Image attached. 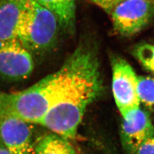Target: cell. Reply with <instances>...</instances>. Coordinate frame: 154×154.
<instances>
[{
  "label": "cell",
  "mask_w": 154,
  "mask_h": 154,
  "mask_svg": "<svg viewBox=\"0 0 154 154\" xmlns=\"http://www.w3.org/2000/svg\"><path fill=\"white\" fill-rule=\"evenodd\" d=\"M64 79L55 102L39 123L63 138H75L87 107L102 89L95 51L78 46L62 66Z\"/></svg>",
  "instance_id": "obj_1"
},
{
  "label": "cell",
  "mask_w": 154,
  "mask_h": 154,
  "mask_svg": "<svg viewBox=\"0 0 154 154\" xmlns=\"http://www.w3.org/2000/svg\"><path fill=\"white\" fill-rule=\"evenodd\" d=\"M64 79L61 69L22 91H0V113L32 124H39L55 102Z\"/></svg>",
  "instance_id": "obj_2"
},
{
  "label": "cell",
  "mask_w": 154,
  "mask_h": 154,
  "mask_svg": "<svg viewBox=\"0 0 154 154\" xmlns=\"http://www.w3.org/2000/svg\"><path fill=\"white\" fill-rule=\"evenodd\" d=\"M59 22L55 15L34 0H28L18 29L17 39L34 58H41L54 48Z\"/></svg>",
  "instance_id": "obj_3"
},
{
  "label": "cell",
  "mask_w": 154,
  "mask_h": 154,
  "mask_svg": "<svg viewBox=\"0 0 154 154\" xmlns=\"http://www.w3.org/2000/svg\"><path fill=\"white\" fill-rule=\"evenodd\" d=\"M116 30L125 37H131L143 30L154 15L151 0H118L110 12Z\"/></svg>",
  "instance_id": "obj_4"
},
{
  "label": "cell",
  "mask_w": 154,
  "mask_h": 154,
  "mask_svg": "<svg viewBox=\"0 0 154 154\" xmlns=\"http://www.w3.org/2000/svg\"><path fill=\"white\" fill-rule=\"evenodd\" d=\"M112 89L116 105L123 117L140 108L138 77L132 67L121 57L112 60Z\"/></svg>",
  "instance_id": "obj_5"
},
{
  "label": "cell",
  "mask_w": 154,
  "mask_h": 154,
  "mask_svg": "<svg viewBox=\"0 0 154 154\" xmlns=\"http://www.w3.org/2000/svg\"><path fill=\"white\" fill-rule=\"evenodd\" d=\"M34 66L33 55L18 39L0 41V80H26L32 74Z\"/></svg>",
  "instance_id": "obj_6"
},
{
  "label": "cell",
  "mask_w": 154,
  "mask_h": 154,
  "mask_svg": "<svg viewBox=\"0 0 154 154\" xmlns=\"http://www.w3.org/2000/svg\"><path fill=\"white\" fill-rule=\"evenodd\" d=\"M32 123L0 113V146L11 154H34Z\"/></svg>",
  "instance_id": "obj_7"
},
{
  "label": "cell",
  "mask_w": 154,
  "mask_h": 154,
  "mask_svg": "<svg viewBox=\"0 0 154 154\" xmlns=\"http://www.w3.org/2000/svg\"><path fill=\"white\" fill-rule=\"evenodd\" d=\"M154 127L149 112L140 108L123 117L121 136L123 149L127 154H135Z\"/></svg>",
  "instance_id": "obj_8"
},
{
  "label": "cell",
  "mask_w": 154,
  "mask_h": 154,
  "mask_svg": "<svg viewBox=\"0 0 154 154\" xmlns=\"http://www.w3.org/2000/svg\"><path fill=\"white\" fill-rule=\"evenodd\" d=\"M28 0H0V41L17 38Z\"/></svg>",
  "instance_id": "obj_9"
},
{
  "label": "cell",
  "mask_w": 154,
  "mask_h": 154,
  "mask_svg": "<svg viewBox=\"0 0 154 154\" xmlns=\"http://www.w3.org/2000/svg\"><path fill=\"white\" fill-rule=\"evenodd\" d=\"M53 13L60 26L70 31L74 29L75 21V0H34Z\"/></svg>",
  "instance_id": "obj_10"
},
{
  "label": "cell",
  "mask_w": 154,
  "mask_h": 154,
  "mask_svg": "<svg viewBox=\"0 0 154 154\" xmlns=\"http://www.w3.org/2000/svg\"><path fill=\"white\" fill-rule=\"evenodd\" d=\"M34 154H78L66 138L56 134L40 138L34 147Z\"/></svg>",
  "instance_id": "obj_11"
},
{
  "label": "cell",
  "mask_w": 154,
  "mask_h": 154,
  "mask_svg": "<svg viewBox=\"0 0 154 154\" xmlns=\"http://www.w3.org/2000/svg\"><path fill=\"white\" fill-rule=\"evenodd\" d=\"M137 91L140 102L148 107L154 108V77H138Z\"/></svg>",
  "instance_id": "obj_12"
},
{
  "label": "cell",
  "mask_w": 154,
  "mask_h": 154,
  "mask_svg": "<svg viewBox=\"0 0 154 154\" xmlns=\"http://www.w3.org/2000/svg\"><path fill=\"white\" fill-rule=\"evenodd\" d=\"M133 53L146 70L154 74V45L147 43L138 45Z\"/></svg>",
  "instance_id": "obj_13"
},
{
  "label": "cell",
  "mask_w": 154,
  "mask_h": 154,
  "mask_svg": "<svg viewBox=\"0 0 154 154\" xmlns=\"http://www.w3.org/2000/svg\"><path fill=\"white\" fill-rule=\"evenodd\" d=\"M135 154H154V127L140 144Z\"/></svg>",
  "instance_id": "obj_14"
},
{
  "label": "cell",
  "mask_w": 154,
  "mask_h": 154,
  "mask_svg": "<svg viewBox=\"0 0 154 154\" xmlns=\"http://www.w3.org/2000/svg\"><path fill=\"white\" fill-rule=\"evenodd\" d=\"M95 5L98 6L105 11L107 13L110 14L113 6L115 5L114 0H90Z\"/></svg>",
  "instance_id": "obj_15"
},
{
  "label": "cell",
  "mask_w": 154,
  "mask_h": 154,
  "mask_svg": "<svg viewBox=\"0 0 154 154\" xmlns=\"http://www.w3.org/2000/svg\"><path fill=\"white\" fill-rule=\"evenodd\" d=\"M0 154H11L10 152L0 146Z\"/></svg>",
  "instance_id": "obj_16"
},
{
  "label": "cell",
  "mask_w": 154,
  "mask_h": 154,
  "mask_svg": "<svg viewBox=\"0 0 154 154\" xmlns=\"http://www.w3.org/2000/svg\"><path fill=\"white\" fill-rule=\"evenodd\" d=\"M114 1H115V4H116V2H117L118 0H114Z\"/></svg>",
  "instance_id": "obj_17"
},
{
  "label": "cell",
  "mask_w": 154,
  "mask_h": 154,
  "mask_svg": "<svg viewBox=\"0 0 154 154\" xmlns=\"http://www.w3.org/2000/svg\"><path fill=\"white\" fill-rule=\"evenodd\" d=\"M153 2H154V0H153Z\"/></svg>",
  "instance_id": "obj_18"
}]
</instances>
